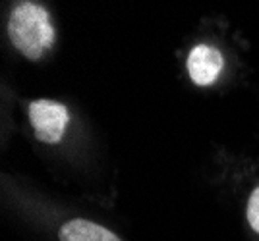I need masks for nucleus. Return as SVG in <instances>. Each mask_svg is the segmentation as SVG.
Masks as SVG:
<instances>
[{
	"label": "nucleus",
	"mask_w": 259,
	"mask_h": 241,
	"mask_svg": "<svg viewBox=\"0 0 259 241\" xmlns=\"http://www.w3.org/2000/svg\"><path fill=\"white\" fill-rule=\"evenodd\" d=\"M35 137L47 145L60 143L70 122V114L62 102L56 100H33L27 108Z\"/></svg>",
	"instance_id": "nucleus-2"
},
{
	"label": "nucleus",
	"mask_w": 259,
	"mask_h": 241,
	"mask_svg": "<svg viewBox=\"0 0 259 241\" xmlns=\"http://www.w3.org/2000/svg\"><path fill=\"white\" fill-rule=\"evenodd\" d=\"M248 222L249 226L259 233V187L253 189L248 203Z\"/></svg>",
	"instance_id": "nucleus-5"
},
{
	"label": "nucleus",
	"mask_w": 259,
	"mask_h": 241,
	"mask_svg": "<svg viewBox=\"0 0 259 241\" xmlns=\"http://www.w3.org/2000/svg\"><path fill=\"white\" fill-rule=\"evenodd\" d=\"M12 44L29 60H41L54 44V27L49 12L33 0L14 6L8 20Z\"/></svg>",
	"instance_id": "nucleus-1"
},
{
	"label": "nucleus",
	"mask_w": 259,
	"mask_h": 241,
	"mask_svg": "<svg viewBox=\"0 0 259 241\" xmlns=\"http://www.w3.org/2000/svg\"><path fill=\"white\" fill-rule=\"evenodd\" d=\"M223 66L225 58L221 50L211 44H195L188 56V74L199 87L213 85L219 79V74L223 72Z\"/></svg>",
	"instance_id": "nucleus-3"
},
{
	"label": "nucleus",
	"mask_w": 259,
	"mask_h": 241,
	"mask_svg": "<svg viewBox=\"0 0 259 241\" xmlns=\"http://www.w3.org/2000/svg\"><path fill=\"white\" fill-rule=\"evenodd\" d=\"M60 241H120L114 233L95 222L77 218L66 222L58 231Z\"/></svg>",
	"instance_id": "nucleus-4"
}]
</instances>
